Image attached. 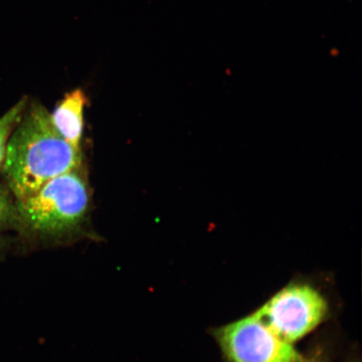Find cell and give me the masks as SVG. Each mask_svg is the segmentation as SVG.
<instances>
[{"mask_svg": "<svg viewBox=\"0 0 362 362\" xmlns=\"http://www.w3.org/2000/svg\"><path fill=\"white\" fill-rule=\"evenodd\" d=\"M81 149L57 132L42 106L23 115L8 139L4 175L18 202L33 196L48 181L80 168Z\"/></svg>", "mask_w": 362, "mask_h": 362, "instance_id": "1", "label": "cell"}, {"mask_svg": "<svg viewBox=\"0 0 362 362\" xmlns=\"http://www.w3.org/2000/svg\"><path fill=\"white\" fill-rule=\"evenodd\" d=\"M89 193L78 170L48 181L37 192L17 202L23 226L31 236L47 244L70 242L87 218Z\"/></svg>", "mask_w": 362, "mask_h": 362, "instance_id": "2", "label": "cell"}, {"mask_svg": "<svg viewBox=\"0 0 362 362\" xmlns=\"http://www.w3.org/2000/svg\"><path fill=\"white\" fill-rule=\"evenodd\" d=\"M327 309V301L316 289L294 284L276 293L255 312L275 334L293 345L318 327Z\"/></svg>", "mask_w": 362, "mask_h": 362, "instance_id": "3", "label": "cell"}, {"mask_svg": "<svg viewBox=\"0 0 362 362\" xmlns=\"http://www.w3.org/2000/svg\"><path fill=\"white\" fill-rule=\"evenodd\" d=\"M229 362H300L304 357L255 313L225 325L216 333Z\"/></svg>", "mask_w": 362, "mask_h": 362, "instance_id": "4", "label": "cell"}, {"mask_svg": "<svg viewBox=\"0 0 362 362\" xmlns=\"http://www.w3.org/2000/svg\"><path fill=\"white\" fill-rule=\"evenodd\" d=\"M87 98L83 90L67 93L51 115V120L62 137L76 148L81 149L83 134L84 107Z\"/></svg>", "mask_w": 362, "mask_h": 362, "instance_id": "5", "label": "cell"}, {"mask_svg": "<svg viewBox=\"0 0 362 362\" xmlns=\"http://www.w3.org/2000/svg\"><path fill=\"white\" fill-rule=\"evenodd\" d=\"M25 100H21L0 117V167L3 166L8 138L19 123L25 110Z\"/></svg>", "mask_w": 362, "mask_h": 362, "instance_id": "6", "label": "cell"}, {"mask_svg": "<svg viewBox=\"0 0 362 362\" xmlns=\"http://www.w3.org/2000/svg\"><path fill=\"white\" fill-rule=\"evenodd\" d=\"M8 216V204L6 197H4L1 189H0V230L3 226L6 223Z\"/></svg>", "mask_w": 362, "mask_h": 362, "instance_id": "7", "label": "cell"}, {"mask_svg": "<svg viewBox=\"0 0 362 362\" xmlns=\"http://www.w3.org/2000/svg\"><path fill=\"white\" fill-rule=\"evenodd\" d=\"M300 362H315V361H310V360H306V359H305V358H304V359H303V360H302L301 361H300Z\"/></svg>", "mask_w": 362, "mask_h": 362, "instance_id": "8", "label": "cell"}]
</instances>
